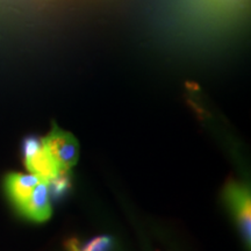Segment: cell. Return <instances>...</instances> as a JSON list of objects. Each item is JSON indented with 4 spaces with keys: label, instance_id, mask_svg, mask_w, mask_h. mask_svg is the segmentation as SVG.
Masks as SVG:
<instances>
[{
    "label": "cell",
    "instance_id": "6da1fadb",
    "mask_svg": "<svg viewBox=\"0 0 251 251\" xmlns=\"http://www.w3.org/2000/svg\"><path fill=\"white\" fill-rule=\"evenodd\" d=\"M225 198L236 219L244 246L249 251L251 246V197L249 187L244 184L230 183L226 187Z\"/></svg>",
    "mask_w": 251,
    "mask_h": 251
},
{
    "label": "cell",
    "instance_id": "7a4b0ae2",
    "mask_svg": "<svg viewBox=\"0 0 251 251\" xmlns=\"http://www.w3.org/2000/svg\"><path fill=\"white\" fill-rule=\"evenodd\" d=\"M42 141L45 148L62 170H70L72 166L77 164L79 143L71 133L54 125L51 131Z\"/></svg>",
    "mask_w": 251,
    "mask_h": 251
},
{
    "label": "cell",
    "instance_id": "3957f363",
    "mask_svg": "<svg viewBox=\"0 0 251 251\" xmlns=\"http://www.w3.org/2000/svg\"><path fill=\"white\" fill-rule=\"evenodd\" d=\"M19 209L25 216L33 220V221H47L51 215L48 181L41 179L33 190L30 197L28 198L27 201Z\"/></svg>",
    "mask_w": 251,
    "mask_h": 251
},
{
    "label": "cell",
    "instance_id": "277c9868",
    "mask_svg": "<svg viewBox=\"0 0 251 251\" xmlns=\"http://www.w3.org/2000/svg\"><path fill=\"white\" fill-rule=\"evenodd\" d=\"M41 179L36 175L29 174H9L5 179L6 192L18 208H20Z\"/></svg>",
    "mask_w": 251,
    "mask_h": 251
},
{
    "label": "cell",
    "instance_id": "5b68a950",
    "mask_svg": "<svg viewBox=\"0 0 251 251\" xmlns=\"http://www.w3.org/2000/svg\"><path fill=\"white\" fill-rule=\"evenodd\" d=\"M25 165L30 174L36 175L40 179L50 181L62 170L55 159L50 156L48 150L42 146L35 153L25 158Z\"/></svg>",
    "mask_w": 251,
    "mask_h": 251
},
{
    "label": "cell",
    "instance_id": "8992f818",
    "mask_svg": "<svg viewBox=\"0 0 251 251\" xmlns=\"http://www.w3.org/2000/svg\"><path fill=\"white\" fill-rule=\"evenodd\" d=\"M64 246L68 251H111L114 247V240L108 235L93 237L86 242L71 237Z\"/></svg>",
    "mask_w": 251,
    "mask_h": 251
},
{
    "label": "cell",
    "instance_id": "52a82bcc",
    "mask_svg": "<svg viewBox=\"0 0 251 251\" xmlns=\"http://www.w3.org/2000/svg\"><path fill=\"white\" fill-rule=\"evenodd\" d=\"M68 172L69 170H61L55 178L48 181L50 196L61 198L70 188V177Z\"/></svg>",
    "mask_w": 251,
    "mask_h": 251
},
{
    "label": "cell",
    "instance_id": "ba28073f",
    "mask_svg": "<svg viewBox=\"0 0 251 251\" xmlns=\"http://www.w3.org/2000/svg\"><path fill=\"white\" fill-rule=\"evenodd\" d=\"M43 141L42 139H39L36 136H28L27 139L24 140L23 143V153H24V159L27 158L35 153L37 150L42 148Z\"/></svg>",
    "mask_w": 251,
    "mask_h": 251
}]
</instances>
